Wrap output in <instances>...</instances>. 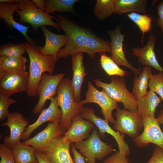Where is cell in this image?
Wrapping results in <instances>:
<instances>
[{
	"mask_svg": "<svg viewBox=\"0 0 163 163\" xmlns=\"http://www.w3.org/2000/svg\"><path fill=\"white\" fill-rule=\"evenodd\" d=\"M25 43V51L30 60L29 82L26 93L29 97H35L42 75L45 72L52 74L56 62L52 56L42 55L39 51L38 45H31L28 42Z\"/></svg>",
	"mask_w": 163,
	"mask_h": 163,
	"instance_id": "cell-1",
	"label": "cell"
},
{
	"mask_svg": "<svg viewBox=\"0 0 163 163\" xmlns=\"http://www.w3.org/2000/svg\"><path fill=\"white\" fill-rule=\"evenodd\" d=\"M56 16V23L65 32L68 38L67 43L58 53L57 61L77 53H84L89 30L77 25L64 16Z\"/></svg>",
	"mask_w": 163,
	"mask_h": 163,
	"instance_id": "cell-2",
	"label": "cell"
},
{
	"mask_svg": "<svg viewBox=\"0 0 163 163\" xmlns=\"http://www.w3.org/2000/svg\"><path fill=\"white\" fill-rule=\"evenodd\" d=\"M55 97L62 113L59 125L65 133L70 127L73 117L80 114L84 107L81 101L77 102L75 100L71 80L69 77L64 78L60 82Z\"/></svg>",
	"mask_w": 163,
	"mask_h": 163,
	"instance_id": "cell-3",
	"label": "cell"
},
{
	"mask_svg": "<svg viewBox=\"0 0 163 163\" xmlns=\"http://www.w3.org/2000/svg\"><path fill=\"white\" fill-rule=\"evenodd\" d=\"M93 80L96 86L102 88L111 99L117 103H121L124 109L137 112L136 101L127 88L126 80L123 77L112 76L109 83H104L100 79Z\"/></svg>",
	"mask_w": 163,
	"mask_h": 163,
	"instance_id": "cell-4",
	"label": "cell"
},
{
	"mask_svg": "<svg viewBox=\"0 0 163 163\" xmlns=\"http://www.w3.org/2000/svg\"><path fill=\"white\" fill-rule=\"evenodd\" d=\"M74 146L80 151L87 163H96V160H101L115 151L112 144L108 145L101 139L95 126L88 139L75 143Z\"/></svg>",
	"mask_w": 163,
	"mask_h": 163,
	"instance_id": "cell-5",
	"label": "cell"
},
{
	"mask_svg": "<svg viewBox=\"0 0 163 163\" xmlns=\"http://www.w3.org/2000/svg\"><path fill=\"white\" fill-rule=\"evenodd\" d=\"M19 4L20 9L16 12L20 17L19 23L29 24L34 30L46 25L61 29L57 24L52 20L56 19L38 8L32 0H21Z\"/></svg>",
	"mask_w": 163,
	"mask_h": 163,
	"instance_id": "cell-6",
	"label": "cell"
},
{
	"mask_svg": "<svg viewBox=\"0 0 163 163\" xmlns=\"http://www.w3.org/2000/svg\"><path fill=\"white\" fill-rule=\"evenodd\" d=\"M80 114L84 119L93 123L98 128L100 138H105L106 133L111 135L114 138L117 143L120 154L125 156L129 155V146L124 140V134L113 130L110 126L108 121L97 117L95 114L94 110L91 108L84 107Z\"/></svg>",
	"mask_w": 163,
	"mask_h": 163,
	"instance_id": "cell-7",
	"label": "cell"
},
{
	"mask_svg": "<svg viewBox=\"0 0 163 163\" xmlns=\"http://www.w3.org/2000/svg\"><path fill=\"white\" fill-rule=\"evenodd\" d=\"M115 116L116 120L113 126L114 130L126 134L133 139L139 135L144 124L142 117L137 112L118 107Z\"/></svg>",
	"mask_w": 163,
	"mask_h": 163,
	"instance_id": "cell-8",
	"label": "cell"
},
{
	"mask_svg": "<svg viewBox=\"0 0 163 163\" xmlns=\"http://www.w3.org/2000/svg\"><path fill=\"white\" fill-rule=\"evenodd\" d=\"M87 88L85 98L81 101L82 104L83 105L91 103L97 104L101 109V112L104 119L114 124L115 120L112 112L119 107L117 103L111 99L104 90L100 91L97 89L91 81L88 82Z\"/></svg>",
	"mask_w": 163,
	"mask_h": 163,
	"instance_id": "cell-9",
	"label": "cell"
},
{
	"mask_svg": "<svg viewBox=\"0 0 163 163\" xmlns=\"http://www.w3.org/2000/svg\"><path fill=\"white\" fill-rule=\"evenodd\" d=\"M65 75L64 73L55 75L46 73L43 74L36 90L39 100L33 110V114L40 113L46 101L55 97L58 86Z\"/></svg>",
	"mask_w": 163,
	"mask_h": 163,
	"instance_id": "cell-10",
	"label": "cell"
},
{
	"mask_svg": "<svg viewBox=\"0 0 163 163\" xmlns=\"http://www.w3.org/2000/svg\"><path fill=\"white\" fill-rule=\"evenodd\" d=\"M29 73L26 71L15 70L0 75V94L10 97L13 94L27 90Z\"/></svg>",
	"mask_w": 163,
	"mask_h": 163,
	"instance_id": "cell-11",
	"label": "cell"
},
{
	"mask_svg": "<svg viewBox=\"0 0 163 163\" xmlns=\"http://www.w3.org/2000/svg\"><path fill=\"white\" fill-rule=\"evenodd\" d=\"M144 124L142 133L133 139L139 148L147 147L152 143L163 149V132L155 116L142 117Z\"/></svg>",
	"mask_w": 163,
	"mask_h": 163,
	"instance_id": "cell-12",
	"label": "cell"
},
{
	"mask_svg": "<svg viewBox=\"0 0 163 163\" xmlns=\"http://www.w3.org/2000/svg\"><path fill=\"white\" fill-rule=\"evenodd\" d=\"M71 144L61 135L54 139L42 152L50 163H75L70 152Z\"/></svg>",
	"mask_w": 163,
	"mask_h": 163,
	"instance_id": "cell-13",
	"label": "cell"
},
{
	"mask_svg": "<svg viewBox=\"0 0 163 163\" xmlns=\"http://www.w3.org/2000/svg\"><path fill=\"white\" fill-rule=\"evenodd\" d=\"M49 107L42 109L38 119L33 124L28 125L21 137L20 140L24 141L29 139L32 133L43 123L49 122L56 124H59L62 119V113L55 97L50 99Z\"/></svg>",
	"mask_w": 163,
	"mask_h": 163,
	"instance_id": "cell-14",
	"label": "cell"
},
{
	"mask_svg": "<svg viewBox=\"0 0 163 163\" xmlns=\"http://www.w3.org/2000/svg\"><path fill=\"white\" fill-rule=\"evenodd\" d=\"M121 27L118 26L115 29L107 32L111 40V55L110 57L118 66L126 67L130 69L135 76H138L142 70L134 67L128 62L123 51V43L125 35L121 32Z\"/></svg>",
	"mask_w": 163,
	"mask_h": 163,
	"instance_id": "cell-15",
	"label": "cell"
},
{
	"mask_svg": "<svg viewBox=\"0 0 163 163\" xmlns=\"http://www.w3.org/2000/svg\"><path fill=\"white\" fill-rule=\"evenodd\" d=\"M95 126L92 122L83 118L80 114H77L72 118L70 128L62 135L72 144L78 143L88 139Z\"/></svg>",
	"mask_w": 163,
	"mask_h": 163,
	"instance_id": "cell-16",
	"label": "cell"
},
{
	"mask_svg": "<svg viewBox=\"0 0 163 163\" xmlns=\"http://www.w3.org/2000/svg\"><path fill=\"white\" fill-rule=\"evenodd\" d=\"M7 118V121L1 125L7 126L9 128L10 135L5 136L3 141L4 144L12 149L16 143L20 140L21 137L28 126L29 122L18 111L10 113Z\"/></svg>",
	"mask_w": 163,
	"mask_h": 163,
	"instance_id": "cell-17",
	"label": "cell"
},
{
	"mask_svg": "<svg viewBox=\"0 0 163 163\" xmlns=\"http://www.w3.org/2000/svg\"><path fill=\"white\" fill-rule=\"evenodd\" d=\"M64 133L59 124L50 123L43 130L34 137L21 142L34 147L36 150L42 151L56 138L62 135Z\"/></svg>",
	"mask_w": 163,
	"mask_h": 163,
	"instance_id": "cell-18",
	"label": "cell"
},
{
	"mask_svg": "<svg viewBox=\"0 0 163 163\" xmlns=\"http://www.w3.org/2000/svg\"><path fill=\"white\" fill-rule=\"evenodd\" d=\"M156 40L155 36L150 34L145 46L142 48H134L133 53L137 57L141 65L152 67L159 72H163V68L158 63L154 52Z\"/></svg>",
	"mask_w": 163,
	"mask_h": 163,
	"instance_id": "cell-19",
	"label": "cell"
},
{
	"mask_svg": "<svg viewBox=\"0 0 163 163\" xmlns=\"http://www.w3.org/2000/svg\"><path fill=\"white\" fill-rule=\"evenodd\" d=\"M83 53L78 52L71 56L73 77L71 82L74 100L77 102L81 101L82 86L87 74L83 64Z\"/></svg>",
	"mask_w": 163,
	"mask_h": 163,
	"instance_id": "cell-20",
	"label": "cell"
},
{
	"mask_svg": "<svg viewBox=\"0 0 163 163\" xmlns=\"http://www.w3.org/2000/svg\"><path fill=\"white\" fill-rule=\"evenodd\" d=\"M45 38V43L43 47L39 46V50L43 55L52 56L56 62L58 53L62 46L67 43L68 38L65 34H54L49 30L45 26L41 27Z\"/></svg>",
	"mask_w": 163,
	"mask_h": 163,
	"instance_id": "cell-21",
	"label": "cell"
},
{
	"mask_svg": "<svg viewBox=\"0 0 163 163\" xmlns=\"http://www.w3.org/2000/svg\"><path fill=\"white\" fill-rule=\"evenodd\" d=\"M20 9L19 3L0 2V17L5 21L8 26L16 29L21 33L30 44L35 45V41L27 34V31L29 27L17 22L14 19V12Z\"/></svg>",
	"mask_w": 163,
	"mask_h": 163,
	"instance_id": "cell-22",
	"label": "cell"
},
{
	"mask_svg": "<svg viewBox=\"0 0 163 163\" xmlns=\"http://www.w3.org/2000/svg\"><path fill=\"white\" fill-rule=\"evenodd\" d=\"M161 99L155 92L149 90L146 95L136 100L137 112L142 117L155 116L156 108Z\"/></svg>",
	"mask_w": 163,
	"mask_h": 163,
	"instance_id": "cell-23",
	"label": "cell"
},
{
	"mask_svg": "<svg viewBox=\"0 0 163 163\" xmlns=\"http://www.w3.org/2000/svg\"><path fill=\"white\" fill-rule=\"evenodd\" d=\"M110 42L104 40L89 30L88 31L86 45L84 53H87L91 58L95 56L97 53H111Z\"/></svg>",
	"mask_w": 163,
	"mask_h": 163,
	"instance_id": "cell-24",
	"label": "cell"
},
{
	"mask_svg": "<svg viewBox=\"0 0 163 163\" xmlns=\"http://www.w3.org/2000/svg\"><path fill=\"white\" fill-rule=\"evenodd\" d=\"M152 74L151 67L145 66L139 76L135 75L133 78V86L131 93L136 100L147 94L149 80Z\"/></svg>",
	"mask_w": 163,
	"mask_h": 163,
	"instance_id": "cell-25",
	"label": "cell"
},
{
	"mask_svg": "<svg viewBox=\"0 0 163 163\" xmlns=\"http://www.w3.org/2000/svg\"><path fill=\"white\" fill-rule=\"evenodd\" d=\"M15 163H38L34 147L18 141L12 149Z\"/></svg>",
	"mask_w": 163,
	"mask_h": 163,
	"instance_id": "cell-26",
	"label": "cell"
},
{
	"mask_svg": "<svg viewBox=\"0 0 163 163\" xmlns=\"http://www.w3.org/2000/svg\"><path fill=\"white\" fill-rule=\"evenodd\" d=\"M147 0H115L114 13L121 14L127 12L145 13Z\"/></svg>",
	"mask_w": 163,
	"mask_h": 163,
	"instance_id": "cell-27",
	"label": "cell"
},
{
	"mask_svg": "<svg viewBox=\"0 0 163 163\" xmlns=\"http://www.w3.org/2000/svg\"><path fill=\"white\" fill-rule=\"evenodd\" d=\"M26 58L20 56H0V75L9 71L21 70L26 71Z\"/></svg>",
	"mask_w": 163,
	"mask_h": 163,
	"instance_id": "cell-28",
	"label": "cell"
},
{
	"mask_svg": "<svg viewBox=\"0 0 163 163\" xmlns=\"http://www.w3.org/2000/svg\"><path fill=\"white\" fill-rule=\"evenodd\" d=\"M78 0H45L44 12L49 14L55 11L75 13L73 7Z\"/></svg>",
	"mask_w": 163,
	"mask_h": 163,
	"instance_id": "cell-29",
	"label": "cell"
},
{
	"mask_svg": "<svg viewBox=\"0 0 163 163\" xmlns=\"http://www.w3.org/2000/svg\"><path fill=\"white\" fill-rule=\"evenodd\" d=\"M100 61L102 68L109 76L123 77L128 74V72L120 68L105 53H101Z\"/></svg>",
	"mask_w": 163,
	"mask_h": 163,
	"instance_id": "cell-30",
	"label": "cell"
},
{
	"mask_svg": "<svg viewBox=\"0 0 163 163\" xmlns=\"http://www.w3.org/2000/svg\"><path fill=\"white\" fill-rule=\"evenodd\" d=\"M115 0H97L93 12L98 19L104 20L114 13Z\"/></svg>",
	"mask_w": 163,
	"mask_h": 163,
	"instance_id": "cell-31",
	"label": "cell"
},
{
	"mask_svg": "<svg viewBox=\"0 0 163 163\" xmlns=\"http://www.w3.org/2000/svg\"><path fill=\"white\" fill-rule=\"evenodd\" d=\"M127 17L138 27L142 33L141 43H143L145 34L150 31L152 18L145 14H141L135 12L127 14Z\"/></svg>",
	"mask_w": 163,
	"mask_h": 163,
	"instance_id": "cell-32",
	"label": "cell"
},
{
	"mask_svg": "<svg viewBox=\"0 0 163 163\" xmlns=\"http://www.w3.org/2000/svg\"><path fill=\"white\" fill-rule=\"evenodd\" d=\"M25 43L18 44L7 43L2 45L0 48V56H20L25 52Z\"/></svg>",
	"mask_w": 163,
	"mask_h": 163,
	"instance_id": "cell-33",
	"label": "cell"
},
{
	"mask_svg": "<svg viewBox=\"0 0 163 163\" xmlns=\"http://www.w3.org/2000/svg\"><path fill=\"white\" fill-rule=\"evenodd\" d=\"M149 90L158 94L163 101V72L152 74L148 83Z\"/></svg>",
	"mask_w": 163,
	"mask_h": 163,
	"instance_id": "cell-34",
	"label": "cell"
},
{
	"mask_svg": "<svg viewBox=\"0 0 163 163\" xmlns=\"http://www.w3.org/2000/svg\"><path fill=\"white\" fill-rule=\"evenodd\" d=\"M16 101L10 98L9 97L0 94V120H4L7 117L10 113L8 108L11 104L15 103Z\"/></svg>",
	"mask_w": 163,
	"mask_h": 163,
	"instance_id": "cell-35",
	"label": "cell"
},
{
	"mask_svg": "<svg viewBox=\"0 0 163 163\" xmlns=\"http://www.w3.org/2000/svg\"><path fill=\"white\" fill-rule=\"evenodd\" d=\"M0 163H15L12 149L5 144H0Z\"/></svg>",
	"mask_w": 163,
	"mask_h": 163,
	"instance_id": "cell-36",
	"label": "cell"
},
{
	"mask_svg": "<svg viewBox=\"0 0 163 163\" xmlns=\"http://www.w3.org/2000/svg\"><path fill=\"white\" fill-rule=\"evenodd\" d=\"M113 155L104 160L103 163H129V159L120 154L119 151L115 150Z\"/></svg>",
	"mask_w": 163,
	"mask_h": 163,
	"instance_id": "cell-37",
	"label": "cell"
},
{
	"mask_svg": "<svg viewBox=\"0 0 163 163\" xmlns=\"http://www.w3.org/2000/svg\"><path fill=\"white\" fill-rule=\"evenodd\" d=\"M146 163H163V149L156 146L151 157Z\"/></svg>",
	"mask_w": 163,
	"mask_h": 163,
	"instance_id": "cell-38",
	"label": "cell"
},
{
	"mask_svg": "<svg viewBox=\"0 0 163 163\" xmlns=\"http://www.w3.org/2000/svg\"><path fill=\"white\" fill-rule=\"evenodd\" d=\"M158 18L157 22L163 34V0L161 1L157 6Z\"/></svg>",
	"mask_w": 163,
	"mask_h": 163,
	"instance_id": "cell-39",
	"label": "cell"
},
{
	"mask_svg": "<svg viewBox=\"0 0 163 163\" xmlns=\"http://www.w3.org/2000/svg\"><path fill=\"white\" fill-rule=\"evenodd\" d=\"M71 151L73 154V160L75 163H85V158L80 152H78L75 148L74 144L71 145Z\"/></svg>",
	"mask_w": 163,
	"mask_h": 163,
	"instance_id": "cell-40",
	"label": "cell"
},
{
	"mask_svg": "<svg viewBox=\"0 0 163 163\" xmlns=\"http://www.w3.org/2000/svg\"><path fill=\"white\" fill-rule=\"evenodd\" d=\"M35 155L38 163H50L45 155L42 151L36 150Z\"/></svg>",
	"mask_w": 163,
	"mask_h": 163,
	"instance_id": "cell-41",
	"label": "cell"
},
{
	"mask_svg": "<svg viewBox=\"0 0 163 163\" xmlns=\"http://www.w3.org/2000/svg\"><path fill=\"white\" fill-rule=\"evenodd\" d=\"M39 9L43 11L45 10V6L44 0H32Z\"/></svg>",
	"mask_w": 163,
	"mask_h": 163,
	"instance_id": "cell-42",
	"label": "cell"
},
{
	"mask_svg": "<svg viewBox=\"0 0 163 163\" xmlns=\"http://www.w3.org/2000/svg\"><path fill=\"white\" fill-rule=\"evenodd\" d=\"M156 119L159 124L163 125V109L160 111V114Z\"/></svg>",
	"mask_w": 163,
	"mask_h": 163,
	"instance_id": "cell-43",
	"label": "cell"
},
{
	"mask_svg": "<svg viewBox=\"0 0 163 163\" xmlns=\"http://www.w3.org/2000/svg\"><path fill=\"white\" fill-rule=\"evenodd\" d=\"M21 0H0V2H7L10 3H19Z\"/></svg>",
	"mask_w": 163,
	"mask_h": 163,
	"instance_id": "cell-44",
	"label": "cell"
}]
</instances>
